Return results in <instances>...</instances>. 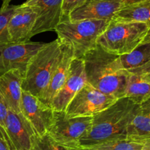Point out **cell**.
I'll use <instances>...</instances> for the list:
<instances>
[{"mask_svg":"<svg viewBox=\"0 0 150 150\" xmlns=\"http://www.w3.org/2000/svg\"><path fill=\"white\" fill-rule=\"evenodd\" d=\"M81 59L88 84L116 99L124 98L130 74L123 68L120 56L98 45Z\"/></svg>","mask_w":150,"mask_h":150,"instance_id":"obj_1","label":"cell"},{"mask_svg":"<svg viewBox=\"0 0 150 150\" xmlns=\"http://www.w3.org/2000/svg\"><path fill=\"white\" fill-rule=\"evenodd\" d=\"M139 105L127 98L117 100L92 117L90 130L79 141V148L91 147L113 141L126 139L127 128Z\"/></svg>","mask_w":150,"mask_h":150,"instance_id":"obj_2","label":"cell"},{"mask_svg":"<svg viewBox=\"0 0 150 150\" xmlns=\"http://www.w3.org/2000/svg\"><path fill=\"white\" fill-rule=\"evenodd\" d=\"M62 56L58 40L45 45L31 59L22 81V90L40 98L46 89Z\"/></svg>","mask_w":150,"mask_h":150,"instance_id":"obj_3","label":"cell"},{"mask_svg":"<svg viewBox=\"0 0 150 150\" xmlns=\"http://www.w3.org/2000/svg\"><path fill=\"white\" fill-rule=\"evenodd\" d=\"M111 21L63 20L55 29L57 40L73 51L75 58L81 59L98 46V38Z\"/></svg>","mask_w":150,"mask_h":150,"instance_id":"obj_4","label":"cell"},{"mask_svg":"<svg viewBox=\"0 0 150 150\" xmlns=\"http://www.w3.org/2000/svg\"><path fill=\"white\" fill-rule=\"evenodd\" d=\"M149 27L141 22L111 20L98 40V45L105 51L119 56L130 54L144 42Z\"/></svg>","mask_w":150,"mask_h":150,"instance_id":"obj_5","label":"cell"},{"mask_svg":"<svg viewBox=\"0 0 150 150\" xmlns=\"http://www.w3.org/2000/svg\"><path fill=\"white\" fill-rule=\"evenodd\" d=\"M92 117H67L64 111H54L48 134L54 141L70 148H79V141L92 127Z\"/></svg>","mask_w":150,"mask_h":150,"instance_id":"obj_6","label":"cell"},{"mask_svg":"<svg viewBox=\"0 0 150 150\" xmlns=\"http://www.w3.org/2000/svg\"><path fill=\"white\" fill-rule=\"evenodd\" d=\"M117 100L86 83L69 103L64 112L70 117H94L111 106Z\"/></svg>","mask_w":150,"mask_h":150,"instance_id":"obj_7","label":"cell"},{"mask_svg":"<svg viewBox=\"0 0 150 150\" xmlns=\"http://www.w3.org/2000/svg\"><path fill=\"white\" fill-rule=\"evenodd\" d=\"M45 45V42H8L0 47V76L17 70L23 75L31 59Z\"/></svg>","mask_w":150,"mask_h":150,"instance_id":"obj_8","label":"cell"},{"mask_svg":"<svg viewBox=\"0 0 150 150\" xmlns=\"http://www.w3.org/2000/svg\"><path fill=\"white\" fill-rule=\"evenodd\" d=\"M21 113L32 126L35 135L42 136L48 133L54 115V111L50 105L22 90Z\"/></svg>","mask_w":150,"mask_h":150,"instance_id":"obj_9","label":"cell"},{"mask_svg":"<svg viewBox=\"0 0 150 150\" xmlns=\"http://www.w3.org/2000/svg\"><path fill=\"white\" fill-rule=\"evenodd\" d=\"M86 83L83 59L73 58L67 79L51 101L50 106L54 111H64L69 103Z\"/></svg>","mask_w":150,"mask_h":150,"instance_id":"obj_10","label":"cell"},{"mask_svg":"<svg viewBox=\"0 0 150 150\" xmlns=\"http://www.w3.org/2000/svg\"><path fill=\"white\" fill-rule=\"evenodd\" d=\"M64 0H26V5L33 7L38 14L32 36L54 31L64 20L63 3Z\"/></svg>","mask_w":150,"mask_h":150,"instance_id":"obj_11","label":"cell"},{"mask_svg":"<svg viewBox=\"0 0 150 150\" xmlns=\"http://www.w3.org/2000/svg\"><path fill=\"white\" fill-rule=\"evenodd\" d=\"M4 133V139L8 142L12 149H31L32 139L35 133L21 113H16L8 109Z\"/></svg>","mask_w":150,"mask_h":150,"instance_id":"obj_12","label":"cell"},{"mask_svg":"<svg viewBox=\"0 0 150 150\" xmlns=\"http://www.w3.org/2000/svg\"><path fill=\"white\" fill-rule=\"evenodd\" d=\"M37 17L38 14L32 7L24 3L18 5L7 26L10 42H26L30 41Z\"/></svg>","mask_w":150,"mask_h":150,"instance_id":"obj_13","label":"cell"},{"mask_svg":"<svg viewBox=\"0 0 150 150\" xmlns=\"http://www.w3.org/2000/svg\"><path fill=\"white\" fill-rule=\"evenodd\" d=\"M125 6L111 0H86L84 4L73 10L67 19L70 21H111L116 13Z\"/></svg>","mask_w":150,"mask_h":150,"instance_id":"obj_14","label":"cell"},{"mask_svg":"<svg viewBox=\"0 0 150 150\" xmlns=\"http://www.w3.org/2000/svg\"><path fill=\"white\" fill-rule=\"evenodd\" d=\"M23 76L17 70H10L0 76V93L7 108L16 113H21Z\"/></svg>","mask_w":150,"mask_h":150,"instance_id":"obj_15","label":"cell"},{"mask_svg":"<svg viewBox=\"0 0 150 150\" xmlns=\"http://www.w3.org/2000/svg\"><path fill=\"white\" fill-rule=\"evenodd\" d=\"M62 56L61 60L51 77L46 89L41 98H39L42 102L48 105H51V101L65 82L70 70V63L73 59L75 58L73 51L68 46L62 44Z\"/></svg>","mask_w":150,"mask_h":150,"instance_id":"obj_16","label":"cell"},{"mask_svg":"<svg viewBox=\"0 0 150 150\" xmlns=\"http://www.w3.org/2000/svg\"><path fill=\"white\" fill-rule=\"evenodd\" d=\"M125 70L131 75L144 76L150 73V39L142 43L130 54L120 56Z\"/></svg>","mask_w":150,"mask_h":150,"instance_id":"obj_17","label":"cell"},{"mask_svg":"<svg viewBox=\"0 0 150 150\" xmlns=\"http://www.w3.org/2000/svg\"><path fill=\"white\" fill-rule=\"evenodd\" d=\"M127 138L142 142L150 140V98L138 106L127 128Z\"/></svg>","mask_w":150,"mask_h":150,"instance_id":"obj_18","label":"cell"},{"mask_svg":"<svg viewBox=\"0 0 150 150\" xmlns=\"http://www.w3.org/2000/svg\"><path fill=\"white\" fill-rule=\"evenodd\" d=\"M113 20L146 23L149 27V33L146 38L150 39V0L123 7L116 13Z\"/></svg>","mask_w":150,"mask_h":150,"instance_id":"obj_19","label":"cell"},{"mask_svg":"<svg viewBox=\"0 0 150 150\" xmlns=\"http://www.w3.org/2000/svg\"><path fill=\"white\" fill-rule=\"evenodd\" d=\"M124 98L141 105L150 98V81L142 76L130 75Z\"/></svg>","mask_w":150,"mask_h":150,"instance_id":"obj_20","label":"cell"},{"mask_svg":"<svg viewBox=\"0 0 150 150\" xmlns=\"http://www.w3.org/2000/svg\"><path fill=\"white\" fill-rule=\"evenodd\" d=\"M144 145V142L126 139L101 144L86 149L87 150H142Z\"/></svg>","mask_w":150,"mask_h":150,"instance_id":"obj_21","label":"cell"},{"mask_svg":"<svg viewBox=\"0 0 150 150\" xmlns=\"http://www.w3.org/2000/svg\"><path fill=\"white\" fill-rule=\"evenodd\" d=\"M30 150H87L83 148H70L54 141L48 133L42 136L35 135L32 139Z\"/></svg>","mask_w":150,"mask_h":150,"instance_id":"obj_22","label":"cell"},{"mask_svg":"<svg viewBox=\"0 0 150 150\" xmlns=\"http://www.w3.org/2000/svg\"><path fill=\"white\" fill-rule=\"evenodd\" d=\"M17 7L18 5L10 4L4 9L0 8V47L10 42L7 26Z\"/></svg>","mask_w":150,"mask_h":150,"instance_id":"obj_23","label":"cell"},{"mask_svg":"<svg viewBox=\"0 0 150 150\" xmlns=\"http://www.w3.org/2000/svg\"><path fill=\"white\" fill-rule=\"evenodd\" d=\"M86 0H64L63 3V16H64V20L67 19L69 15L81 6L82 4H84Z\"/></svg>","mask_w":150,"mask_h":150,"instance_id":"obj_24","label":"cell"},{"mask_svg":"<svg viewBox=\"0 0 150 150\" xmlns=\"http://www.w3.org/2000/svg\"><path fill=\"white\" fill-rule=\"evenodd\" d=\"M7 111H8V108H7L4 99H3L2 96L0 93V128H1V132H2L4 139V136H5L4 127H5V120L6 117H7Z\"/></svg>","mask_w":150,"mask_h":150,"instance_id":"obj_25","label":"cell"},{"mask_svg":"<svg viewBox=\"0 0 150 150\" xmlns=\"http://www.w3.org/2000/svg\"><path fill=\"white\" fill-rule=\"evenodd\" d=\"M111 1H119V2L122 3V4H123L126 7V6L137 4V3L142 2V1H146V0H111Z\"/></svg>","mask_w":150,"mask_h":150,"instance_id":"obj_26","label":"cell"},{"mask_svg":"<svg viewBox=\"0 0 150 150\" xmlns=\"http://www.w3.org/2000/svg\"><path fill=\"white\" fill-rule=\"evenodd\" d=\"M0 150H12L8 142L2 137H0Z\"/></svg>","mask_w":150,"mask_h":150,"instance_id":"obj_27","label":"cell"},{"mask_svg":"<svg viewBox=\"0 0 150 150\" xmlns=\"http://www.w3.org/2000/svg\"><path fill=\"white\" fill-rule=\"evenodd\" d=\"M12 0H2V3H1V9H4L6 7H8L10 4Z\"/></svg>","mask_w":150,"mask_h":150,"instance_id":"obj_28","label":"cell"},{"mask_svg":"<svg viewBox=\"0 0 150 150\" xmlns=\"http://www.w3.org/2000/svg\"><path fill=\"white\" fill-rule=\"evenodd\" d=\"M142 150H150V140H148L144 142V145Z\"/></svg>","mask_w":150,"mask_h":150,"instance_id":"obj_29","label":"cell"},{"mask_svg":"<svg viewBox=\"0 0 150 150\" xmlns=\"http://www.w3.org/2000/svg\"><path fill=\"white\" fill-rule=\"evenodd\" d=\"M143 76L144 79H147L148 81H150V73H148V74H146V75H144V76Z\"/></svg>","mask_w":150,"mask_h":150,"instance_id":"obj_30","label":"cell"},{"mask_svg":"<svg viewBox=\"0 0 150 150\" xmlns=\"http://www.w3.org/2000/svg\"><path fill=\"white\" fill-rule=\"evenodd\" d=\"M0 137H2L3 138V134H2V132H1V128H0Z\"/></svg>","mask_w":150,"mask_h":150,"instance_id":"obj_31","label":"cell"},{"mask_svg":"<svg viewBox=\"0 0 150 150\" xmlns=\"http://www.w3.org/2000/svg\"><path fill=\"white\" fill-rule=\"evenodd\" d=\"M12 150H14V149H12Z\"/></svg>","mask_w":150,"mask_h":150,"instance_id":"obj_32","label":"cell"}]
</instances>
